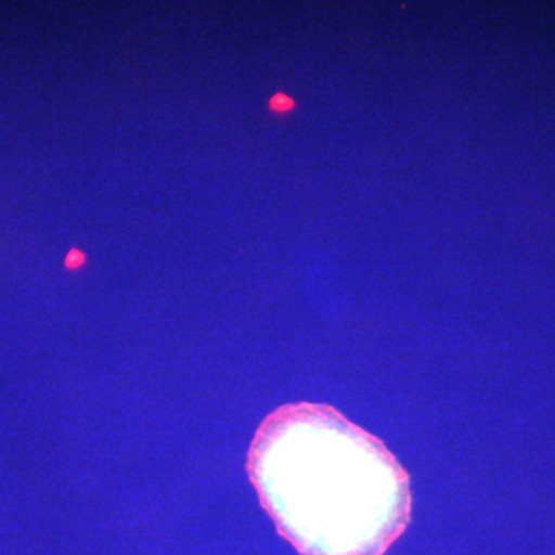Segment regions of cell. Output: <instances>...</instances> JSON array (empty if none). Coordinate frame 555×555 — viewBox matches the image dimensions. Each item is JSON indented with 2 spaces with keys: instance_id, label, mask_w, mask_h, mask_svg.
<instances>
[{
  "instance_id": "6da1fadb",
  "label": "cell",
  "mask_w": 555,
  "mask_h": 555,
  "mask_svg": "<svg viewBox=\"0 0 555 555\" xmlns=\"http://www.w3.org/2000/svg\"><path fill=\"white\" fill-rule=\"evenodd\" d=\"M248 476L305 555H383L411 516L409 478L385 444L324 404H286L259 426Z\"/></svg>"
},
{
  "instance_id": "7a4b0ae2",
  "label": "cell",
  "mask_w": 555,
  "mask_h": 555,
  "mask_svg": "<svg viewBox=\"0 0 555 555\" xmlns=\"http://www.w3.org/2000/svg\"><path fill=\"white\" fill-rule=\"evenodd\" d=\"M288 105H291V102L286 100V98H276L275 101H273V107L284 109L287 108Z\"/></svg>"
}]
</instances>
